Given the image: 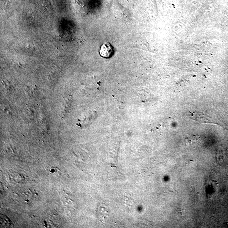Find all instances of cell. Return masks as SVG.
Here are the masks:
<instances>
[{
  "label": "cell",
  "instance_id": "obj_1",
  "mask_svg": "<svg viewBox=\"0 0 228 228\" xmlns=\"http://www.w3.org/2000/svg\"><path fill=\"white\" fill-rule=\"evenodd\" d=\"M100 55L105 59H109L114 54L112 46L109 43H105L102 45L99 50Z\"/></svg>",
  "mask_w": 228,
  "mask_h": 228
}]
</instances>
